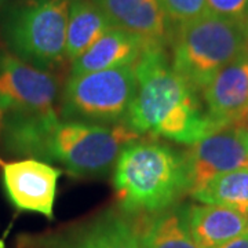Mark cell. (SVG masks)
Segmentation results:
<instances>
[{"label": "cell", "instance_id": "6da1fadb", "mask_svg": "<svg viewBox=\"0 0 248 248\" xmlns=\"http://www.w3.org/2000/svg\"><path fill=\"white\" fill-rule=\"evenodd\" d=\"M135 73L137 91L125 127L187 146L215 131L199 95L172 69L166 46H148Z\"/></svg>", "mask_w": 248, "mask_h": 248}, {"label": "cell", "instance_id": "7a4b0ae2", "mask_svg": "<svg viewBox=\"0 0 248 248\" xmlns=\"http://www.w3.org/2000/svg\"><path fill=\"white\" fill-rule=\"evenodd\" d=\"M113 186L125 214H157L186 193L181 153L167 143L141 141L124 148L113 167Z\"/></svg>", "mask_w": 248, "mask_h": 248}, {"label": "cell", "instance_id": "3957f363", "mask_svg": "<svg viewBox=\"0 0 248 248\" xmlns=\"http://www.w3.org/2000/svg\"><path fill=\"white\" fill-rule=\"evenodd\" d=\"M138 138L141 135L125 125L63 120L53 110L45 119L35 159L61 164L76 177H104L124 148Z\"/></svg>", "mask_w": 248, "mask_h": 248}, {"label": "cell", "instance_id": "277c9868", "mask_svg": "<svg viewBox=\"0 0 248 248\" xmlns=\"http://www.w3.org/2000/svg\"><path fill=\"white\" fill-rule=\"evenodd\" d=\"M170 46L172 69L197 95L226 65L248 54L244 25L210 13L174 28Z\"/></svg>", "mask_w": 248, "mask_h": 248}, {"label": "cell", "instance_id": "5b68a950", "mask_svg": "<svg viewBox=\"0 0 248 248\" xmlns=\"http://www.w3.org/2000/svg\"><path fill=\"white\" fill-rule=\"evenodd\" d=\"M71 0H18L1 18L10 53L43 71L66 61V22Z\"/></svg>", "mask_w": 248, "mask_h": 248}, {"label": "cell", "instance_id": "8992f818", "mask_svg": "<svg viewBox=\"0 0 248 248\" xmlns=\"http://www.w3.org/2000/svg\"><path fill=\"white\" fill-rule=\"evenodd\" d=\"M135 91V65L69 76L60 95V117L99 125H124Z\"/></svg>", "mask_w": 248, "mask_h": 248}, {"label": "cell", "instance_id": "52a82bcc", "mask_svg": "<svg viewBox=\"0 0 248 248\" xmlns=\"http://www.w3.org/2000/svg\"><path fill=\"white\" fill-rule=\"evenodd\" d=\"M60 95L54 73L29 65L11 53H0V117L53 110Z\"/></svg>", "mask_w": 248, "mask_h": 248}, {"label": "cell", "instance_id": "ba28073f", "mask_svg": "<svg viewBox=\"0 0 248 248\" xmlns=\"http://www.w3.org/2000/svg\"><path fill=\"white\" fill-rule=\"evenodd\" d=\"M187 195L202 189L215 177L248 169V156L240 127H226L208 134L181 153Z\"/></svg>", "mask_w": 248, "mask_h": 248}, {"label": "cell", "instance_id": "9c48e42d", "mask_svg": "<svg viewBox=\"0 0 248 248\" xmlns=\"http://www.w3.org/2000/svg\"><path fill=\"white\" fill-rule=\"evenodd\" d=\"M0 167L7 197L17 210L53 219L61 170L36 159L0 160Z\"/></svg>", "mask_w": 248, "mask_h": 248}, {"label": "cell", "instance_id": "30bf717a", "mask_svg": "<svg viewBox=\"0 0 248 248\" xmlns=\"http://www.w3.org/2000/svg\"><path fill=\"white\" fill-rule=\"evenodd\" d=\"M200 95L215 131L244 127L248 122V54L218 72Z\"/></svg>", "mask_w": 248, "mask_h": 248}, {"label": "cell", "instance_id": "8fae6325", "mask_svg": "<svg viewBox=\"0 0 248 248\" xmlns=\"http://www.w3.org/2000/svg\"><path fill=\"white\" fill-rule=\"evenodd\" d=\"M115 28L155 45L167 46L174 28L161 0H93Z\"/></svg>", "mask_w": 248, "mask_h": 248}, {"label": "cell", "instance_id": "7c38bea8", "mask_svg": "<svg viewBox=\"0 0 248 248\" xmlns=\"http://www.w3.org/2000/svg\"><path fill=\"white\" fill-rule=\"evenodd\" d=\"M186 229L200 248H221L248 233V214L213 204L181 207Z\"/></svg>", "mask_w": 248, "mask_h": 248}, {"label": "cell", "instance_id": "4fadbf2b", "mask_svg": "<svg viewBox=\"0 0 248 248\" xmlns=\"http://www.w3.org/2000/svg\"><path fill=\"white\" fill-rule=\"evenodd\" d=\"M151 45L155 43H149L119 28H112L101 36L87 51L72 62L71 76L134 66Z\"/></svg>", "mask_w": 248, "mask_h": 248}, {"label": "cell", "instance_id": "5bb4252c", "mask_svg": "<svg viewBox=\"0 0 248 248\" xmlns=\"http://www.w3.org/2000/svg\"><path fill=\"white\" fill-rule=\"evenodd\" d=\"M65 248H142L141 232L124 215L109 211L75 232Z\"/></svg>", "mask_w": 248, "mask_h": 248}, {"label": "cell", "instance_id": "9a60e30c", "mask_svg": "<svg viewBox=\"0 0 248 248\" xmlns=\"http://www.w3.org/2000/svg\"><path fill=\"white\" fill-rule=\"evenodd\" d=\"M115 28L93 0H71L66 22L65 58L72 63L109 29Z\"/></svg>", "mask_w": 248, "mask_h": 248}, {"label": "cell", "instance_id": "2e32d148", "mask_svg": "<svg viewBox=\"0 0 248 248\" xmlns=\"http://www.w3.org/2000/svg\"><path fill=\"white\" fill-rule=\"evenodd\" d=\"M142 248H200L186 229L181 207L153 214L141 231Z\"/></svg>", "mask_w": 248, "mask_h": 248}, {"label": "cell", "instance_id": "e0dca14e", "mask_svg": "<svg viewBox=\"0 0 248 248\" xmlns=\"http://www.w3.org/2000/svg\"><path fill=\"white\" fill-rule=\"evenodd\" d=\"M190 196L197 203L213 204L248 214V169L221 174Z\"/></svg>", "mask_w": 248, "mask_h": 248}, {"label": "cell", "instance_id": "ac0fdd59", "mask_svg": "<svg viewBox=\"0 0 248 248\" xmlns=\"http://www.w3.org/2000/svg\"><path fill=\"white\" fill-rule=\"evenodd\" d=\"M172 28L207 14L205 0H161Z\"/></svg>", "mask_w": 248, "mask_h": 248}, {"label": "cell", "instance_id": "d6986e66", "mask_svg": "<svg viewBox=\"0 0 248 248\" xmlns=\"http://www.w3.org/2000/svg\"><path fill=\"white\" fill-rule=\"evenodd\" d=\"M207 13L244 25L248 18V0H205Z\"/></svg>", "mask_w": 248, "mask_h": 248}, {"label": "cell", "instance_id": "ffe728a7", "mask_svg": "<svg viewBox=\"0 0 248 248\" xmlns=\"http://www.w3.org/2000/svg\"><path fill=\"white\" fill-rule=\"evenodd\" d=\"M221 248H248V233L240 236L237 239L232 240L228 244L222 246Z\"/></svg>", "mask_w": 248, "mask_h": 248}, {"label": "cell", "instance_id": "44dd1931", "mask_svg": "<svg viewBox=\"0 0 248 248\" xmlns=\"http://www.w3.org/2000/svg\"><path fill=\"white\" fill-rule=\"evenodd\" d=\"M240 135H241V140H243V143L246 146L248 156V127H240Z\"/></svg>", "mask_w": 248, "mask_h": 248}, {"label": "cell", "instance_id": "7402d4cb", "mask_svg": "<svg viewBox=\"0 0 248 248\" xmlns=\"http://www.w3.org/2000/svg\"><path fill=\"white\" fill-rule=\"evenodd\" d=\"M244 29H246V33H247V40H248V18H247V21L244 22Z\"/></svg>", "mask_w": 248, "mask_h": 248}, {"label": "cell", "instance_id": "603a6c76", "mask_svg": "<svg viewBox=\"0 0 248 248\" xmlns=\"http://www.w3.org/2000/svg\"><path fill=\"white\" fill-rule=\"evenodd\" d=\"M7 1H9V0H0V9H1V7H3V6L7 3Z\"/></svg>", "mask_w": 248, "mask_h": 248}, {"label": "cell", "instance_id": "cb8c5ba5", "mask_svg": "<svg viewBox=\"0 0 248 248\" xmlns=\"http://www.w3.org/2000/svg\"><path fill=\"white\" fill-rule=\"evenodd\" d=\"M244 127H248V122H247V124H246V125H244Z\"/></svg>", "mask_w": 248, "mask_h": 248}]
</instances>
